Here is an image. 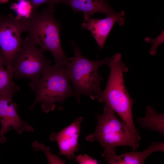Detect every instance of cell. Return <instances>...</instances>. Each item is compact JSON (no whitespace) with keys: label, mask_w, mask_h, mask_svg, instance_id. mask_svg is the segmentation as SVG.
Returning a JSON list of instances; mask_svg holds the SVG:
<instances>
[{"label":"cell","mask_w":164,"mask_h":164,"mask_svg":"<svg viewBox=\"0 0 164 164\" xmlns=\"http://www.w3.org/2000/svg\"><path fill=\"white\" fill-rule=\"evenodd\" d=\"M104 104L102 113L97 115V123L95 131L85 139L100 144L104 149L102 155L109 163L116 155V147L129 146L136 150L141 137L139 133L133 132L122 120L118 118L109 106Z\"/></svg>","instance_id":"6da1fadb"},{"label":"cell","mask_w":164,"mask_h":164,"mask_svg":"<svg viewBox=\"0 0 164 164\" xmlns=\"http://www.w3.org/2000/svg\"><path fill=\"white\" fill-rule=\"evenodd\" d=\"M54 5H48L40 13L32 12L28 18H23L24 32L28 33L26 37L36 45L50 52L55 64L66 66L69 58L61 46V26L54 16Z\"/></svg>","instance_id":"7a4b0ae2"},{"label":"cell","mask_w":164,"mask_h":164,"mask_svg":"<svg viewBox=\"0 0 164 164\" xmlns=\"http://www.w3.org/2000/svg\"><path fill=\"white\" fill-rule=\"evenodd\" d=\"M120 53L110 58L108 65L110 72L107 85L98 100L109 106L134 133H139L135 127L132 113L135 101L131 98L125 87L124 72L128 68L121 61Z\"/></svg>","instance_id":"3957f363"},{"label":"cell","mask_w":164,"mask_h":164,"mask_svg":"<svg viewBox=\"0 0 164 164\" xmlns=\"http://www.w3.org/2000/svg\"><path fill=\"white\" fill-rule=\"evenodd\" d=\"M71 43L74 55L69 58L65 68L76 94L77 102H80L82 95L88 96L92 100L98 99L103 91L100 84L103 79L98 69L102 65H108L110 57L101 60H89L82 54L74 40H71Z\"/></svg>","instance_id":"277c9868"},{"label":"cell","mask_w":164,"mask_h":164,"mask_svg":"<svg viewBox=\"0 0 164 164\" xmlns=\"http://www.w3.org/2000/svg\"><path fill=\"white\" fill-rule=\"evenodd\" d=\"M34 91L36 98L30 110L41 102L43 111L48 113L54 110L57 103L60 104L59 109L62 110L65 100L68 97H73L77 100L76 92L67 75L65 66L55 64L50 66L43 72Z\"/></svg>","instance_id":"5b68a950"},{"label":"cell","mask_w":164,"mask_h":164,"mask_svg":"<svg viewBox=\"0 0 164 164\" xmlns=\"http://www.w3.org/2000/svg\"><path fill=\"white\" fill-rule=\"evenodd\" d=\"M45 51L26 37L12 63L14 77L28 79L29 86L33 91L43 72L51 65V61L44 56Z\"/></svg>","instance_id":"8992f818"},{"label":"cell","mask_w":164,"mask_h":164,"mask_svg":"<svg viewBox=\"0 0 164 164\" xmlns=\"http://www.w3.org/2000/svg\"><path fill=\"white\" fill-rule=\"evenodd\" d=\"M23 32V18L0 14V54L7 69L12 68L13 61L21 48Z\"/></svg>","instance_id":"52a82bcc"},{"label":"cell","mask_w":164,"mask_h":164,"mask_svg":"<svg viewBox=\"0 0 164 164\" xmlns=\"http://www.w3.org/2000/svg\"><path fill=\"white\" fill-rule=\"evenodd\" d=\"M12 95H0V143L6 141L5 134L11 130H15L18 134L23 131L32 132V125L24 121L19 115L17 104L12 102Z\"/></svg>","instance_id":"ba28073f"},{"label":"cell","mask_w":164,"mask_h":164,"mask_svg":"<svg viewBox=\"0 0 164 164\" xmlns=\"http://www.w3.org/2000/svg\"><path fill=\"white\" fill-rule=\"evenodd\" d=\"M83 118L75 119L70 125L58 132L51 134L49 138L56 141L59 149V155L66 156L69 160L74 159L79 148L78 139Z\"/></svg>","instance_id":"9c48e42d"},{"label":"cell","mask_w":164,"mask_h":164,"mask_svg":"<svg viewBox=\"0 0 164 164\" xmlns=\"http://www.w3.org/2000/svg\"><path fill=\"white\" fill-rule=\"evenodd\" d=\"M125 13L123 11L116 13L101 19L89 18L82 26L90 31L99 48L102 49L113 26L116 23L120 25L124 23Z\"/></svg>","instance_id":"30bf717a"},{"label":"cell","mask_w":164,"mask_h":164,"mask_svg":"<svg viewBox=\"0 0 164 164\" xmlns=\"http://www.w3.org/2000/svg\"><path fill=\"white\" fill-rule=\"evenodd\" d=\"M62 3L69 6L74 12H83L84 21L96 13L108 16L116 12L111 8L107 0H63Z\"/></svg>","instance_id":"8fae6325"},{"label":"cell","mask_w":164,"mask_h":164,"mask_svg":"<svg viewBox=\"0 0 164 164\" xmlns=\"http://www.w3.org/2000/svg\"><path fill=\"white\" fill-rule=\"evenodd\" d=\"M164 151V143L153 142L145 150L133 151L116 155L110 161L109 164H142L151 154L157 152Z\"/></svg>","instance_id":"7c38bea8"},{"label":"cell","mask_w":164,"mask_h":164,"mask_svg":"<svg viewBox=\"0 0 164 164\" xmlns=\"http://www.w3.org/2000/svg\"><path fill=\"white\" fill-rule=\"evenodd\" d=\"M139 125L149 130L157 132L160 135L164 134V115L157 113L151 106L146 108L145 115L143 118H136Z\"/></svg>","instance_id":"4fadbf2b"},{"label":"cell","mask_w":164,"mask_h":164,"mask_svg":"<svg viewBox=\"0 0 164 164\" xmlns=\"http://www.w3.org/2000/svg\"><path fill=\"white\" fill-rule=\"evenodd\" d=\"M4 65V64H0V95H14L20 88L13 81L12 68L5 70Z\"/></svg>","instance_id":"5bb4252c"},{"label":"cell","mask_w":164,"mask_h":164,"mask_svg":"<svg viewBox=\"0 0 164 164\" xmlns=\"http://www.w3.org/2000/svg\"><path fill=\"white\" fill-rule=\"evenodd\" d=\"M32 146L35 150L43 151L45 154L47 160L50 164H65V161L60 159L58 156L54 155L50 152L49 147L39 143L37 141L34 142Z\"/></svg>","instance_id":"9a60e30c"},{"label":"cell","mask_w":164,"mask_h":164,"mask_svg":"<svg viewBox=\"0 0 164 164\" xmlns=\"http://www.w3.org/2000/svg\"><path fill=\"white\" fill-rule=\"evenodd\" d=\"M18 2L13 4L12 7L18 13H29L30 15L32 12V6L29 0H17Z\"/></svg>","instance_id":"2e32d148"},{"label":"cell","mask_w":164,"mask_h":164,"mask_svg":"<svg viewBox=\"0 0 164 164\" xmlns=\"http://www.w3.org/2000/svg\"><path fill=\"white\" fill-rule=\"evenodd\" d=\"M63 0H30V2L32 6L33 12H36L37 9L41 5L46 3L48 5H55L56 4L62 3Z\"/></svg>","instance_id":"e0dca14e"},{"label":"cell","mask_w":164,"mask_h":164,"mask_svg":"<svg viewBox=\"0 0 164 164\" xmlns=\"http://www.w3.org/2000/svg\"><path fill=\"white\" fill-rule=\"evenodd\" d=\"M163 31L162 32L159 36L156 39L151 40V42L152 43V46L151 48L150 49V54L152 55H155L156 53V49L158 46L161 43L164 42L163 39Z\"/></svg>","instance_id":"ac0fdd59"},{"label":"cell","mask_w":164,"mask_h":164,"mask_svg":"<svg viewBox=\"0 0 164 164\" xmlns=\"http://www.w3.org/2000/svg\"><path fill=\"white\" fill-rule=\"evenodd\" d=\"M76 161L80 164H97L96 160L94 159L87 155H80L77 156Z\"/></svg>","instance_id":"d6986e66"},{"label":"cell","mask_w":164,"mask_h":164,"mask_svg":"<svg viewBox=\"0 0 164 164\" xmlns=\"http://www.w3.org/2000/svg\"><path fill=\"white\" fill-rule=\"evenodd\" d=\"M5 64L3 57L2 55L0 54V64Z\"/></svg>","instance_id":"ffe728a7"}]
</instances>
